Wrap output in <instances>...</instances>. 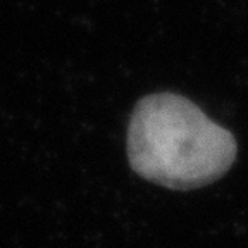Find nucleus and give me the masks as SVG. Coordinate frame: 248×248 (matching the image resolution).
I'll return each instance as SVG.
<instances>
[{
  "label": "nucleus",
  "mask_w": 248,
  "mask_h": 248,
  "mask_svg": "<svg viewBox=\"0 0 248 248\" xmlns=\"http://www.w3.org/2000/svg\"><path fill=\"white\" fill-rule=\"evenodd\" d=\"M128 159L141 178L172 190L214 183L236 159L234 136L176 93L141 98L128 129Z\"/></svg>",
  "instance_id": "nucleus-1"
}]
</instances>
